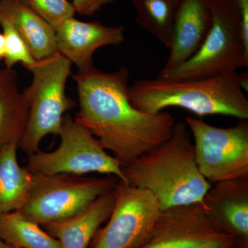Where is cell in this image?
I'll return each instance as SVG.
<instances>
[{
  "label": "cell",
  "mask_w": 248,
  "mask_h": 248,
  "mask_svg": "<svg viewBox=\"0 0 248 248\" xmlns=\"http://www.w3.org/2000/svg\"><path fill=\"white\" fill-rule=\"evenodd\" d=\"M129 74L125 67L107 73L93 66L74 76L79 104L75 120L123 165L164 143L176 123L168 111L151 114L132 105L128 97Z\"/></svg>",
  "instance_id": "cell-1"
},
{
  "label": "cell",
  "mask_w": 248,
  "mask_h": 248,
  "mask_svg": "<svg viewBox=\"0 0 248 248\" xmlns=\"http://www.w3.org/2000/svg\"><path fill=\"white\" fill-rule=\"evenodd\" d=\"M125 184L148 190L161 211L202 203L213 184L201 173L186 122L174 124L170 138L130 164L123 165Z\"/></svg>",
  "instance_id": "cell-2"
},
{
  "label": "cell",
  "mask_w": 248,
  "mask_h": 248,
  "mask_svg": "<svg viewBox=\"0 0 248 248\" xmlns=\"http://www.w3.org/2000/svg\"><path fill=\"white\" fill-rule=\"evenodd\" d=\"M128 97L135 108L148 113L179 107L200 117L222 115L248 120V100L236 71L202 79L140 80L128 88Z\"/></svg>",
  "instance_id": "cell-3"
},
{
  "label": "cell",
  "mask_w": 248,
  "mask_h": 248,
  "mask_svg": "<svg viewBox=\"0 0 248 248\" xmlns=\"http://www.w3.org/2000/svg\"><path fill=\"white\" fill-rule=\"evenodd\" d=\"M72 64L56 52L25 67L32 73V79L31 86L24 91L29 117L19 148L28 155L40 151L41 141L45 137L59 135L63 117L76 106L66 93Z\"/></svg>",
  "instance_id": "cell-4"
},
{
  "label": "cell",
  "mask_w": 248,
  "mask_h": 248,
  "mask_svg": "<svg viewBox=\"0 0 248 248\" xmlns=\"http://www.w3.org/2000/svg\"><path fill=\"white\" fill-rule=\"evenodd\" d=\"M212 25L201 48L161 79L196 80L214 78L248 66L241 20L235 0H207Z\"/></svg>",
  "instance_id": "cell-5"
},
{
  "label": "cell",
  "mask_w": 248,
  "mask_h": 248,
  "mask_svg": "<svg viewBox=\"0 0 248 248\" xmlns=\"http://www.w3.org/2000/svg\"><path fill=\"white\" fill-rule=\"evenodd\" d=\"M119 181L112 175L96 178L32 173L27 200L18 211L45 226L82 211L103 194L113 190Z\"/></svg>",
  "instance_id": "cell-6"
},
{
  "label": "cell",
  "mask_w": 248,
  "mask_h": 248,
  "mask_svg": "<svg viewBox=\"0 0 248 248\" xmlns=\"http://www.w3.org/2000/svg\"><path fill=\"white\" fill-rule=\"evenodd\" d=\"M58 148L29 155L27 168L32 173L83 176L95 172L112 175L125 184L122 166L103 148L89 130L66 114L62 121Z\"/></svg>",
  "instance_id": "cell-7"
},
{
  "label": "cell",
  "mask_w": 248,
  "mask_h": 248,
  "mask_svg": "<svg viewBox=\"0 0 248 248\" xmlns=\"http://www.w3.org/2000/svg\"><path fill=\"white\" fill-rule=\"evenodd\" d=\"M201 173L211 184L248 179V122L240 120L229 128H218L187 116Z\"/></svg>",
  "instance_id": "cell-8"
},
{
  "label": "cell",
  "mask_w": 248,
  "mask_h": 248,
  "mask_svg": "<svg viewBox=\"0 0 248 248\" xmlns=\"http://www.w3.org/2000/svg\"><path fill=\"white\" fill-rule=\"evenodd\" d=\"M107 226L98 232L93 248H140L151 237L161 210L148 190L119 181Z\"/></svg>",
  "instance_id": "cell-9"
},
{
  "label": "cell",
  "mask_w": 248,
  "mask_h": 248,
  "mask_svg": "<svg viewBox=\"0 0 248 248\" xmlns=\"http://www.w3.org/2000/svg\"><path fill=\"white\" fill-rule=\"evenodd\" d=\"M236 239L214 226L202 203L163 210L150 239L140 248H233Z\"/></svg>",
  "instance_id": "cell-10"
},
{
  "label": "cell",
  "mask_w": 248,
  "mask_h": 248,
  "mask_svg": "<svg viewBox=\"0 0 248 248\" xmlns=\"http://www.w3.org/2000/svg\"><path fill=\"white\" fill-rule=\"evenodd\" d=\"M57 50L84 71L93 67V54L104 46L119 45L125 40L123 26H105L99 22H85L74 17L55 31Z\"/></svg>",
  "instance_id": "cell-11"
},
{
  "label": "cell",
  "mask_w": 248,
  "mask_h": 248,
  "mask_svg": "<svg viewBox=\"0 0 248 248\" xmlns=\"http://www.w3.org/2000/svg\"><path fill=\"white\" fill-rule=\"evenodd\" d=\"M209 221L237 241L248 239V179L217 183L202 203Z\"/></svg>",
  "instance_id": "cell-12"
},
{
  "label": "cell",
  "mask_w": 248,
  "mask_h": 248,
  "mask_svg": "<svg viewBox=\"0 0 248 248\" xmlns=\"http://www.w3.org/2000/svg\"><path fill=\"white\" fill-rule=\"evenodd\" d=\"M212 25L207 0H182L178 9L170 55L162 77L192 58L203 45Z\"/></svg>",
  "instance_id": "cell-13"
},
{
  "label": "cell",
  "mask_w": 248,
  "mask_h": 248,
  "mask_svg": "<svg viewBox=\"0 0 248 248\" xmlns=\"http://www.w3.org/2000/svg\"><path fill=\"white\" fill-rule=\"evenodd\" d=\"M115 202V190L103 194L74 216L45 225L61 248H87L99 227L108 219Z\"/></svg>",
  "instance_id": "cell-14"
},
{
  "label": "cell",
  "mask_w": 248,
  "mask_h": 248,
  "mask_svg": "<svg viewBox=\"0 0 248 248\" xmlns=\"http://www.w3.org/2000/svg\"><path fill=\"white\" fill-rule=\"evenodd\" d=\"M0 12L9 18L35 60L58 52L55 29L22 0H0Z\"/></svg>",
  "instance_id": "cell-15"
},
{
  "label": "cell",
  "mask_w": 248,
  "mask_h": 248,
  "mask_svg": "<svg viewBox=\"0 0 248 248\" xmlns=\"http://www.w3.org/2000/svg\"><path fill=\"white\" fill-rule=\"evenodd\" d=\"M29 105L14 68H0V149L17 144L27 127Z\"/></svg>",
  "instance_id": "cell-16"
},
{
  "label": "cell",
  "mask_w": 248,
  "mask_h": 248,
  "mask_svg": "<svg viewBox=\"0 0 248 248\" xmlns=\"http://www.w3.org/2000/svg\"><path fill=\"white\" fill-rule=\"evenodd\" d=\"M18 148L10 144L0 149V213L22 208L32 186V173L19 165Z\"/></svg>",
  "instance_id": "cell-17"
},
{
  "label": "cell",
  "mask_w": 248,
  "mask_h": 248,
  "mask_svg": "<svg viewBox=\"0 0 248 248\" xmlns=\"http://www.w3.org/2000/svg\"><path fill=\"white\" fill-rule=\"evenodd\" d=\"M0 239L14 248H61L58 239L18 210L0 213Z\"/></svg>",
  "instance_id": "cell-18"
},
{
  "label": "cell",
  "mask_w": 248,
  "mask_h": 248,
  "mask_svg": "<svg viewBox=\"0 0 248 248\" xmlns=\"http://www.w3.org/2000/svg\"><path fill=\"white\" fill-rule=\"evenodd\" d=\"M182 0H132L137 22L166 46L172 42L173 30Z\"/></svg>",
  "instance_id": "cell-19"
},
{
  "label": "cell",
  "mask_w": 248,
  "mask_h": 248,
  "mask_svg": "<svg viewBox=\"0 0 248 248\" xmlns=\"http://www.w3.org/2000/svg\"><path fill=\"white\" fill-rule=\"evenodd\" d=\"M0 26L2 29L6 45V55L4 60L6 68H13L17 63H22L24 67L33 63L36 60L31 55L25 42L18 33L9 18L1 12Z\"/></svg>",
  "instance_id": "cell-20"
},
{
  "label": "cell",
  "mask_w": 248,
  "mask_h": 248,
  "mask_svg": "<svg viewBox=\"0 0 248 248\" xmlns=\"http://www.w3.org/2000/svg\"><path fill=\"white\" fill-rule=\"evenodd\" d=\"M32 11L56 31L67 19L76 14L68 0H22Z\"/></svg>",
  "instance_id": "cell-21"
},
{
  "label": "cell",
  "mask_w": 248,
  "mask_h": 248,
  "mask_svg": "<svg viewBox=\"0 0 248 248\" xmlns=\"http://www.w3.org/2000/svg\"><path fill=\"white\" fill-rule=\"evenodd\" d=\"M116 0H72V4L76 13L81 16H92L104 5Z\"/></svg>",
  "instance_id": "cell-22"
},
{
  "label": "cell",
  "mask_w": 248,
  "mask_h": 248,
  "mask_svg": "<svg viewBox=\"0 0 248 248\" xmlns=\"http://www.w3.org/2000/svg\"><path fill=\"white\" fill-rule=\"evenodd\" d=\"M241 20L245 46L248 49V0H235Z\"/></svg>",
  "instance_id": "cell-23"
},
{
  "label": "cell",
  "mask_w": 248,
  "mask_h": 248,
  "mask_svg": "<svg viewBox=\"0 0 248 248\" xmlns=\"http://www.w3.org/2000/svg\"><path fill=\"white\" fill-rule=\"evenodd\" d=\"M6 55V45L2 32L0 31V61L4 60Z\"/></svg>",
  "instance_id": "cell-24"
},
{
  "label": "cell",
  "mask_w": 248,
  "mask_h": 248,
  "mask_svg": "<svg viewBox=\"0 0 248 248\" xmlns=\"http://www.w3.org/2000/svg\"><path fill=\"white\" fill-rule=\"evenodd\" d=\"M0 248H11V247L9 246V245L5 244L4 242H3V241L0 239Z\"/></svg>",
  "instance_id": "cell-25"
},
{
  "label": "cell",
  "mask_w": 248,
  "mask_h": 248,
  "mask_svg": "<svg viewBox=\"0 0 248 248\" xmlns=\"http://www.w3.org/2000/svg\"></svg>",
  "instance_id": "cell-26"
}]
</instances>
